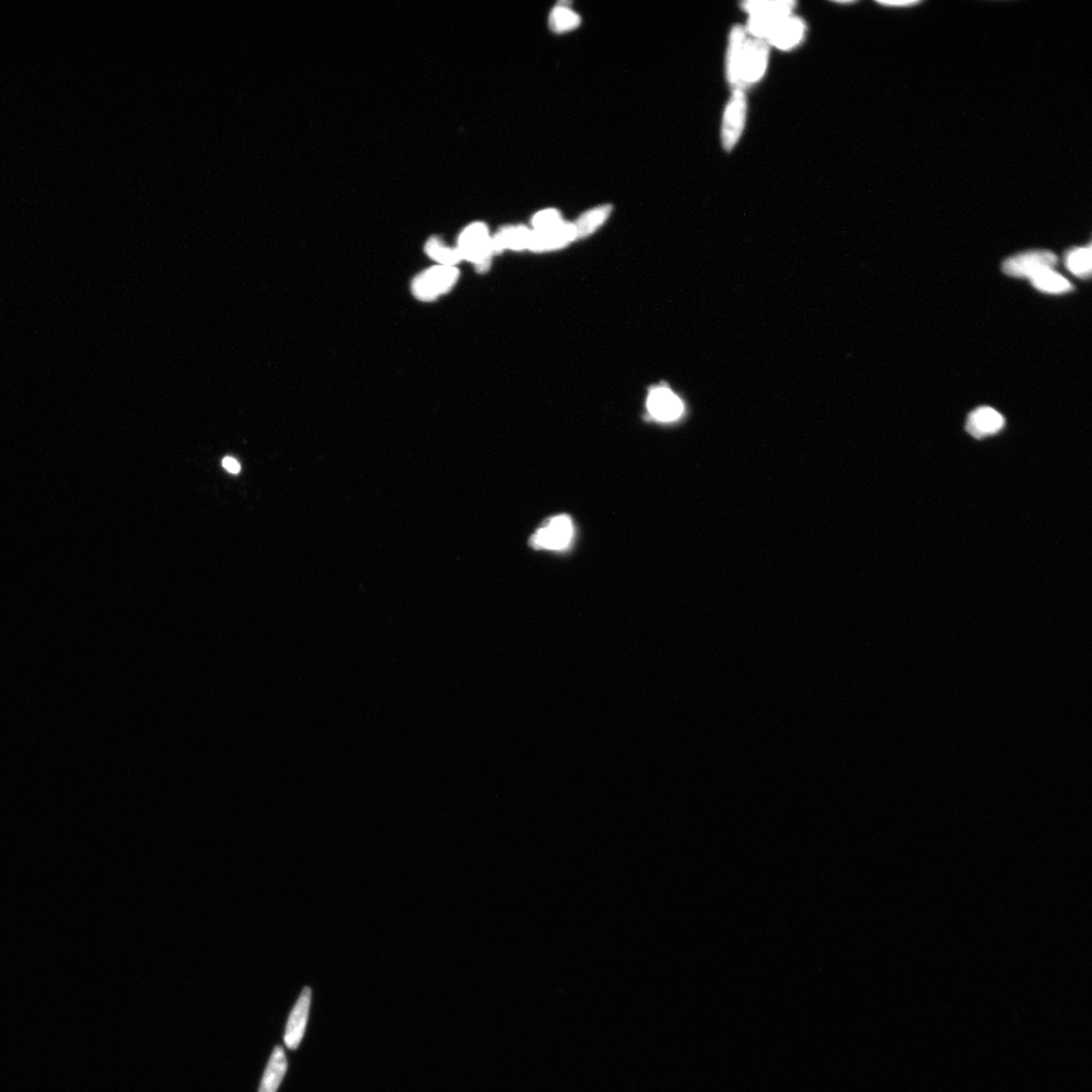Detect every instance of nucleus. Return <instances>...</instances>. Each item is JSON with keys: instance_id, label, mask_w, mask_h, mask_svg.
Listing matches in <instances>:
<instances>
[{"instance_id": "23", "label": "nucleus", "mask_w": 1092, "mask_h": 1092, "mask_svg": "<svg viewBox=\"0 0 1092 1092\" xmlns=\"http://www.w3.org/2000/svg\"><path fill=\"white\" fill-rule=\"evenodd\" d=\"M878 4H881V5H885V6H906V7H909V6L918 5V4H919L920 3H919V2H879Z\"/></svg>"}, {"instance_id": "22", "label": "nucleus", "mask_w": 1092, "mask_h": 1092, "mask_svg": "<svg viewBox=\"0 0 1092 1092\" xmlns=\"http://www.w3.org/2000/svg\"><path fill=\"white\" fill-rule=\"evenodd\" d=\"M223 467L230 473L237 474L241 471V465L235 458L227 457L223 459Z\"/></svg>"}, {"instance_id": "6", "label": "nucleus", "mask_w": 1092, "mask_h": 1092, "mask_svg": "<svg viewBox=\"0 0 1092 1092\" xmlns=\"http://www.w3.org/2000/svg\"><path fill=\"white\" fill-rule=\"evenodd\" d=\"M769 54L767 42L747 39L741 68V89L762 81L768 68Z\"/></svg>"}, {"instance_id": "2", "label": "nucleus", "mask_w": 1092, "mask_h": 1092, "mask_svg": "<svg viewBox=\"0 0 1092 1092\" xmlns=\"http://www.w3.org/2000/svg\"><path fill=\"white\" fill-rule=\"evenodd\" d=\"M459 271L455 266L437 265L418 274L412 282V293L423 302L437 300L456 286Z\"/></svg>"}, {"instance_id": "1", "label": "nucleus", "mask_w": 1092, "mask_h": 1092, "mask_svg": "<svg viewBox=\"0 0 1092 1092\" xmlns=\"http://www.w3.org/2000/svg\"><path fill=\"white\" fill-rule=\"evenodd\" d=\"M457 248L462 259L473 262L479 273H484L490 268L494 255L492 237L484 223L467 226L460 233Z\"/></svg>"}, {"instance_id": "4", "label": "nucleus", "mask_w": 1092, "mask_h": 1092, "mask_svg": "<svg viewBox=\"0 0 1092 1092\" xmlns=\"http://www.w3.org/2000/svg\"><path fill=\"white\" fill-rule=\"evenodd\" d=\"M1058 258L1050 251H1027L1013 255L1003 265V272L1012 278L1029 279L1047 269H1054Z\"/></svg>"}, {"instance_id": "7", "label": "nucleus", "mask_w": 1092, "mask_h": 1092, "mask_svg": "<svg viewBox=\"0 0 1092 1092\" xmlns=\"http://www.w3.org/2000/svg\"><path fill=\"white\" fill-rule=\"evenodd\" d=\"M647 405L650 414L661 422L676 421L684 413L683 402L664 386L651 389Z\"/></svg>"}, {"instance_id": "15", "label": "nucleus", "mask_w": 1092, "mask_h": 1092, "mask_svg": "<svg viewBox=\"0 0 1092 1092\" xmlns=\"http://www.w3.org/2000/svg\"><path fill=\"white\" fill-rule=\"evenodd\" d=\"M796 2H746L742 9L750 17L781 19L792 14Z\"/></svg>"}, {"instance_id": "8", "label": "nucleus", "mask_w": 1092, "mask_h": 1092, "mask_svg": "<svg viewBox=\"0 0 1092 1092\" xmlns=\"http://www.w3.org/2000/svg\"><path fill=\"white\" fill-rule=\"evenodd\" d=\"M311 1002V990L304 988L290 1012L285 1033V1044L289 1050L300 1046L308 1023Z\"/></svg>"}, {"instance_id": "10", "label": "nucleus", "mask_w": 1092, "mask_h": 1092, "mask_svg": "<svg viewBox=\"0 0 1092 1092\" xmlns=\"http://www.w3.org/2000/svg\"><path fill=\"white\" fill-rule=\"evenodd\" d=\"M574 239H577L574 225L564 222L549 230L531 231L527 250L536 252L555 250Z\"/></svg>"}, {"instance_id": "3", "label": "nucleus", "mask_w": 1092, "mask_h": 1092, "mask_svg": "<svg viewBox=\"0 0 1092 1092\" xmlns=\"http://www.w3.org/2000/svg\"><path fill=\"white\" fill-rule=\"evenodd\" d=\"M748 101L742 89H734L727 105L721 125L722 147L730 152L739 143L746 126Z\"/></svg>"}, {"instance_id": "21", "label": "nucleus", "mask_w": 1092, "mask_h": 1092, "mask_svg": "<svg viewBox=\"0 0 1092 1092\" xmlns=\"http://www.w3.org/2000/svg\"><path fill=\"white\" fill-rule=\"evenodd\" d=\"M562 215L558 210H543L533 219L534 231H544L563 224Z\"/></svg>"}, {"instance_id": "17", "label": "nucleus", "mask_w": 1092, "mask_h": 1092, "mask_svg": "<svg viewBox=\"0 0 1092 1092\" xmlns=\"http://www.w3.org/2000/svg\"><path fill=\"white\" fill-rule=\"evenodd\" d=\"M1065 265L1068 271L1077 278L1089 279L1092 269L1091 246L1075 247L1070 250L1065 255Z\"/></svg>"}, {"instance_id": "12", "label": "nucleus", "mask_w": 1092, "mask_h": 1092, "mask_svg": "<svg viewBox=\"0 0 1092 1092\" xmlns=\"http://www.w3.org/2000/svg\"><path fill=\"white\" fill-rule=\"evenodd\" d=\"M1004 427V416L990 407L977 408L970 413L966 424L967 431L975 438L994 435Z\"/></svg>"}, {"instance_id": "18", "label": "nucleus", "mask_w": 1092, "mask_h": 1092, "mask_svg": "<svg viewBox=\"0 0 1092 1092\" xmlns=\"http://www.w3.org/2000/svg\"><path fill=\"white\" fill-rule=\"evenodd\" d=\"M611 211L612 205L604 204L581 215L578 221L573 224L577 232V239L591 235L601 225L606 222Z\"/></svg>"}, {"instance_id": "9", "label": "nucleus", "mask_w": 1092, "mask_h": 1092, "mask_svg": "<svg viewBox=\"0 0 1092 1092\" xmlns=\"http://www.w3.org/2000/svg\"><path fill=\"white\" fill-rule=\"evenodd\" d=\"M806 25L803 19L797 17H789L780 20L774 30L770 34L765 42L768 45H772L782 51H790V50L798 47L805 38Z\"/></svg>"}, {"instance_id": "16", "label": "nucleus", "mask_w": 1092, "mask_h": 1092, "mask_svg": "<svg viewBox=\"0 0 1092 1092\" xmlns=\"http://www.w3.org/2000/svg\"><path fill=\"white\" fill-rule=\"evenodd\" d=\"M1030 281L1034 288L1045 294L1062 295L1073 289L1072 283L1054 269H1047L1034 275Z\"/></svg>"}, {"instance_id": "20", "label": "nucleus", "mask_w": 1092, "mask_h": 1092, "mask_svg": "<svg viewBox=\"0 0 1092 1092\" xmlns=\"http://www.w3.org/2000/svg\"><path fill=\"white\" fill-rule=\"evenodd\" d=\"M581 24L579 14L565 5L558 4L552 10L550 17V26L555 33H565L574 30Z\"/></svg>"}, {"instance_id": "19", "label": "nucleus", "mask_w": 1092, "mask_h": 1092, "mask_svg": "<svg viewBox=\"0 0 1092 1092\" xmlns=\"http://www.w3.org/2000/svg\"><path fill=\"white\" fill-rule=\"evenodd\" d=\"M425 253L431 259L437 261L439 265L455 266L463 260L457 247L445 245L443 241L438 237H431L427 241L425 244Z\"/></svg>"}, {"instance_id": "11", "label": "nucleus", "mask_w": 1092, "mask_h": 1092, "mask_svg": "<svg viewBox=\"0 0 1092 1092\" xmlns=\"http://www.w3.org/2000/svg\"><path fill=\"white\" fill-rule=\"evenodd\" d=\"M746 42V28L734 26L730 31L727 57V81L734 89H741V68Z\"/></svg>"}, {"instance_id": "13", "label": "nucleus", "mask_w": 1092, "mask_h": 1092, "mask_svg": "<svg viewBox=\"0 0 1092 1092\" xmlns=\"http://www.w3.org/2000/svg\"><path fill=\"white\" fill-rule=\"evenodd\" d=\"M531 231L523 226H512L503 228L492 237L494 254L506 250H527Z\"/></svg>"}, {"instance_id": "14", "label": "nucleus", "mask_w": 1092, "mask_h": 1092, "mask_svg": "<svg viewBox=\"0 0 1092 1092\" xmlns=\"http://www.w3.org/2000/svg\"><path fill=\"white\" fill-rule=\"evenodd\" d=\"M288 1070V1060L281 1046H276L269 1059L258 1092L278 1091Z\"/></svg>"}, {"instance_id": "5", "label": "nucleus", "mask_w": 1092, "mask_h": 1092, "mask_svg": "<svg viewBox=\"0 0 1092 1092\" xmlns=\"http://www.w3.org/2000/svg\"><path fill=\"white\" fill-rule=\"evenodd\" d=\"M573 537V524L570 516L552 517L530 538V544L537 550H564Z\"/></svg>"}]
</instances>
